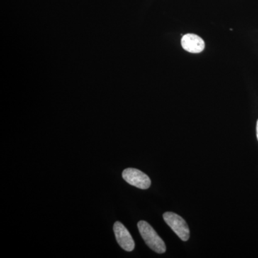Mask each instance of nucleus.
<instances>
[{"label":"nucleus","mask_w":258,"mask_h":258,"mask_svg":"<svg viewBox=\"0 0 258 258\" xmlns=\"http://www.w3.org/2000/svg\"><path fill=\"white\" fill-rule=\"evenodd\" d=\"M138 228L146 244L154 252L161 254L166 252V245L152 226L146 221H139Z\"/></svg>","instance_id":"1"},{"label":"nucleus","mask_w":258,"mask_h":258,"mask_svg":"<svg viewBox=\"0 0 258 258\" xmlns=\"http://www.w3.org/2000/svg\"><path fill=\"white\" fill-rule=\"evenodd\" d=\"M123 179L129 184L142 189H147L150 187V178L142 171L134 168L125 169L122 173Z\"/></svg>","instance_id":"3"},{"label":"nucleus","mask_w":258,"mask_h":258,"mask_svg":"<svg viewBox=\"0 0 258 258\" xmlns=\"http://www.w3.org/2000/svg\"><path fill=\"white\" fill-rule=\"evenodd\" d=\"M113 231L115 239L120 247L127 252L133 251L135 247V242L126 227L121 222H115L113 225Z\"/></svg>","instance_id":"4"},{"label":"nucleus","mask_w":258,"mask_h":258,"mask_svg":"<svg viewBox=\"0 0 258 258\" xmlns=\"http://www.w3.org/2000/svg\"><path fill=\"white\" fill-rule=\"evenodd\" d=\"M257 140H258V120L257 123Z\"/></svg>","instance_id":"6"},{"label":"nucleus","mask_w":258,"mask_h":258,"mask_svg":"<svg viewBox=\"0 0 258 258\" xmlns=\"http://www.w3.org/2000/svg\"><path fill=\"white\" fill-rule=\"evenodd\" d=\"M164 221L171 227V230L183 241H187L189 238V229L186 221L174 212H165L163 215Z\"/></svg>","instance_id":"2"},{"label":"nucleus","mask_w":258,"mask_h":258,"mask_svg":"<svg viewBox=\"0 0 258 258\" xmlns=\"http://www.w3.org/2000/svg\"><path fill=\"white\" fill-rule=\"evenodd\" d=\"M181 46L185 50L191 53H200L205 47V41L195 34H186L181 40Z\"/></svg>","instance_id":"5"}]
</instances>
